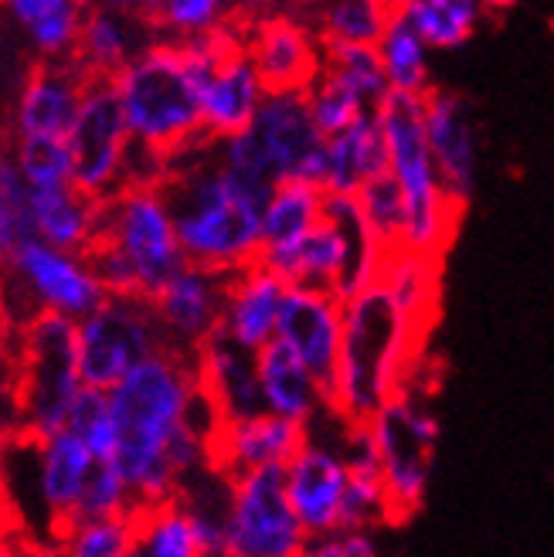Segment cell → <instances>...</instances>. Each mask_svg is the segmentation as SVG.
Here are the masks:
<instances>
[{"label":"cell","instance_id":"cell-29","mask_svg":"<svg viewBox=\"0 0 554 557\" xmlns=\"http://www.w3.org/2000/svg\"><path fill=\"white\" fill-rule=\"evenodd\" d=\"M32 221L45 245L86 256L102 232V201L86 198L75 187L32 190Z\"/></svg>","mask_w":554,"mask_h":557},{"label":"cell","instance_id":"cell-43","mask_svg":"<svg viewBox=\"0 0 554 557\" xmlns=\"http://www.w3.org/2000/svg\"><path fill=\"white\" fill-rule=\"evenodd\" d=\"M307 102H310V116H313L317 129L323 133V139H334L337 133L350 129L357 120H365L371 113L344 82H337L327 72H320V78L307 89Z\"/></svg>","mask_w":554,"mask_h":557},{"label":"cell","instance_id":"cell-50","mask_svg":"<svg viewBox=\"0 0 554 557\" xmlns=\"http://www.w3.org/2000/svg\"><path fill=\"white\" fill-rule=\"evenodd\" d=\"M133 557H136V554H133Z\"/></svg>","mask_w":554,"mask_h":557},{"label":"cell","instance_id":"cell-1","mask_svg":"<svg viewBox=\"0 0 554 557\" xmlns=\"http://www.w3.org/2000/svg\"><path fill=\"white\" fill-rule=\"evenodd\" d=\"M160 194L171 208L187 265L225 275L259 265L266 201L218 163L214 139L205 136L168 157Z\"/></svg>","mask_w":554,"mask_h":557},{"label":"cell","instance_id":"cell-47","mask_svg":"<svg viewBox=\"0 0 554 557\" xmlns=\"http://www.w3.org/2000/svg\"><path fill=\"white\" fill-rule=\"evenodd\" d=\"M14 442H17L14 414H11V408L4 401H0V472H4V466H8V456L14 449Z\"/></svg>","mask_w":554,"mask_h":557},{"label":"cell","instance_id":"cell-32","mask_svg":"<svg viewBox=\"0 0 554 557\" xmlns=\"http://www.w3.org/2000/svg\"><path fill=\"white\" fill-rule=\"evenodd\" d=\"M8 11L24 24V32L32 35V45L38 48L41 62L75 59L86 8L69 4V0H14Z\"/></svg>","mask_w":554,"mask_h":557},{"label":"cell","instance_id":"cell-4","mask_svg":"<svg viewBox=\"0 0 554 557\" xmlns=\"http://www.w3.org/2000/svg\"><path fill=\"white\" fill-rule=\"evenodd\" d=\"M378 123L387 147V174L405 198V238L402 248L442 259L456 238L463 205L442 187L426 133V99L387 96L378 109Z\"/></svg>","mask_w":554,"mask_h":557},{"label":"cell","instance_id":"cell-35","mask_svg":"<svg viewBox=\"0 0 554 557\" xmlns=\"http://www.w3.org/2000/svg\"><path fill=\"white\" fill-rule=\"evenodd\" d=\"M140 537H136V557H205L198 534H194L187 510L171 499L150 510L136 513Z\"/></svg>","mask_w":554,"mask_h":557},{"label":"cell","instance_id":"cell-25","mask_svg":"<svg viewBox=\"0 0 554 557\" xmlns=\"http://www.w3.org/2000/svg\"><path fill=\"white\" fill-rule=\"evenodd\" d=\"M201 392L214 401L218 414L229 422H245L266 411L259 384V354L232 344L229 337H211L194 354Z\"/></svg>","mask_w":554,"mask_h":557},{"label":"cell","instance_id":"cell-44","mask_svg":"<svg viewBox=\"0 0 554 557\" xmlns=\"http://www.w3.org/2000/svg\"><path fill=\"white\" fill-rule=\"evenodd\" d=\"M126 513H136V504H133V493H130L126 480L116 472V466H102L99 462L89 486H86V496H82V504L75 510L72 527L89 523V520L126 517ZM72 527H69V531H72Z\"/></svg>","mask_w":554,"mask_h":557},{"label":"cell","instance_id":"cell-33","mask_svg":"<svg viewBox=\"0 0 554 557\" xmlns=\"http://www.w3.org/2000/svg\"><path fill=\"white\" fill-rule=\"evenodd\" d=\"M398 8L432 51H456L469 45L487 17V4L480 0H402Z\"/></svg>","mask_w":554,"mask_h":557},{"label":"cell","instance_id":"cell-3","mask_svg":"<svg viewBox=\"0 0 554 557\" xmlns=\"http://www.w3.org/2000/svg\"><path fill=\"white\" fill-rule=\"evenodd\" d=\"M426 337L408 323L381 283L344 302V344L330 384V411L350 425H365L408 392L419 371Z\"/></svg>","mask_w":554,"mask_h":557},{"label":"cell","instance_id":"cell-17","mask_svg":"<svg viewBox=\"0 0 554 557\" xmlns=\"http://www.w3.org/2000/svg\"><path fill=\"white\" fill-rule=\"evenodd\" d=\"M275 341L286 344L307 364V371L327 387L330 398V384H334L344 344V302L334 293L290 286Z\"/></svg>","mask_w":554,"mask_h":557},{"label":"cell","instance_id":"cell-11","mask_svg":"<svg viewBox=\"0 0 554 557\" xmlns=\"http://www.w3.org/2000/svg\"><path fill=\"white\" fill-rule=\"evenodd\" d=\"M307 544L310 537L286 496V469H259L232 480L225 557H299Z\"/></svg>","mask_w":554,"mask_h":557},{"label":"cell","instance_id":"cell-7","mask_svg":"<svg viewBox=\"0 0 554 557\" xmlns=\"http://www.w3.org/2000/svg\"><path fill=\"white\" fill-rule=\"evenodd\" d=\"M368 429L381 456V483L392 507V523H402L426 504L439 445V418L426 398L408 387L371 418Z\"/></svg>","mask_w":554,"mask_h":557},{"label":"cell","instance_id":"cell-46","mask_svg":"<svg viewBox=\"0 0 554 557\" xmlns=\"http://www.w3.org/2000/svg\"><path fill=\"white\" fill-rule=\"evenodd\" d=\"M337 550H341V557H378L374 534H365V531L341 534L337 537Z\"/></svg>","mask_w":554,"mask_h":557},{"label":"cell","instance_id":"cell-48","mask_svg":"<svg viewBox=\"0 0 554 557\" xmlns=\"http://www.w3.org/2000/svg\"><path fill=\"white\" fill-rule=\"evenodd\" d=\"M14 337V320H11V302H8V265H0V350H4Z\"/></svg>","mask_w":554,"mask_h":557},{"label":"cell","instance_id":"cell-49","mask_svg":"<svg viewBox=\"0 0 554 557\" xmlns=\"http://www.w3.org/2000/svg\"><path fill=\"white\" fill-rule=\"evenodd\" d=\"M21 557H65V550H62V544H45V541L27 537L21 547Z\"/></svg>","mask_w":554,"mask_h":557},{"label":"cell","instance_id":"cell-40","mask_svg":"<svg viewBox=\"0 0 554 557\" xmlns=\"http://www.w3.org/2000/svg\"><path fill=\"white\" fill-rule=\"evenodd\" d=\"M357 205H361V214L368 221L371 235L378 238V245L387 256L402 252V238H405V198L395 184L392 174H381L374 181H368L357 194Z\"/></svg>","mask_w":554,"mask_h":557},{"label":"cell","instance_id":"cell-19","mask_svg":"<svg viewBox=\"0 0 554 557\" xmlns=\"http://www.w3.org/2000/svg\"><path fill=\"white\" fill-rule=\"evenodd\" d=\"M89 82L93 78L82 72L75 59L38 62L24 78V92L17 102V136L65 139L69 144Z\"/></svg>","mask_w":554,"mask_h":557},{"label":"cell","instance_id":"cell-27","mask_svg":"<svg viewBox=\"0 0 554 557\" xmlns=\"http://www.w3.org/2000/svg\"><path fill=\"white\" fill-rule=\"evenodd\" d=\"M259 384H262L266 411L275 418H286V422H293V425L310 429L317 418L330 408L327 387L280 341L269 344L266 350H259Z\"/></svg>","mask_w":554,"mask_h":557},{"label":"cell","instance_id":"cell-16","mask_svg":"<svg viewBox=\"0 0 554 557\" xmlns=\"http://www.w3.org/2000/svg\"><path fill=\"white\" fill-rule=\"evenodd\" d=\"M350 472L337 449L307 438L299 456L286 466L290 507L310 541L341 537V510Z\"/></svg>","mask_w":554,"mask_h":557},{"label":"cell","instance_id":"cell-31","mask_svg":"<svg viewBox=\"0 0 554 557\" xmlns=\"http://www.w3.org/2000/svg\"><path fill=\"white\" fill-rule=\"evenodd\" d=\"M439 278H442V259L432 256H419V252H402L387 256L381 286L392 293V299L398 302V310L408 317V323L429 337L435 317H439Z\"/></svg>","mask_w":554,"mask_h":557},{"label":"cell","instance_id":"cell-15","mask_svg":"<svg viewBox=\"0 0 554 557\" xmlns=\"http://www.w3.org/2000/svg\"><path fill=\"white\" fill-rule=\"evenodd\" d=\"M232 275L201 265H184L153 299L157 320L177 354H198L221 333Z\"/></svg>","mask_w":554,"mask_h":557},{"label":"cell","instance_id":"cell-14","mask_svg":"<svg viewBox=\"0 0 554 557\" xmlns=\"http://www.w3.org/2000/svg\"><path fill=\"white\" fill-rule=\"evenodd\" d=\"M245 21V48L269 92H307L323 72V41L307 17L266 11Z\"/></svg>","mask_w":554,"mask_h":557},{"label":"cell","instance_id":"cell-8","mask_svg":"<svg viewBox=\"0 0 554 557\" xmlns=\"http://www.w3.org/2000/svg\"><path fill=\"white\" fill-rule=\"evenodd\" d=\"M99 242L113 245L133 265L144 299L150 302L187 265L171 208L163 201L160 187H123L113 198H106Z\"/></svg>","mask_w":554,"mask_h":557},{"label":"cell","instance_id":"cell-37","mask_svg":"<svg viewBox=\"0 0 554 557\" xmlns=\"http://www.w3.org/2000/svg\"><path fill=\"white\" fill-rule=\"evenodd\" d=\"M323 72L334 75L337 82L361 99L371 113L384 106V99L392 96V86H387L378 48H350V45H323Z\"/></svg>","mask_w":554,"mask_h":557},{"label":"cell","instance_id":"cell-12","mask_svg":"<svg viewBox=\"0 0 554 557\" xmlns=\"http://www.w3.org/2000/svg\"><path fill=\"white\" fill-rule=\"evenodd\" d=\"M8 275L38 313H54L75 323L93 317L109 299L86 256L62 252L41 238L21 245V252L8 262Z\"/></svg>","mask_w":554,"mask_h":557},{"label":"cell","instance_id":"cell-28","mask_svg":"<svg viewBox=\"0 0 554 557\" xmlns=\"http://www.w3.org/2000/svg\"><path fill=\"white\" fill-rule=\"evenodd\" d=\"M381 174H387V147L378 113H368L350 129L327 139L323 194H330V198H357L361 187Z\"/></svg>","mask_w":554,"mask_h":557},{"label":"cell","instance_id":"cell-13","mask_svg":"<svg viewBox=\"0 0 554 557\" xmlns=\"http://www.w3.org/2000/svg\"><path fill=\"white\" fill-rule=\"evenodd\" d=\"M248 129L262 144L280 184H310L323 190L327 139L310 116L307 92H269Z\"/></svg>","mask_w":554,"mask_h":557},{"label":"cell","instance_id":"cell-38","mask_svg":"<svg viewBox=\"0 0 554 557\" xmlns=\"http://www.w3.org/2000/svg\"><path fill=\"white\" fill-rule=\"evenodd\" d=\"M65 432H72L86 449L96 456V462L113 466L116 459V445H120V432H116V418H113V405H109V392H96V387H82V395L72 405L69 425Z\"/></svg>","mask_w":554,"mask_h":557},{"label":"cell","instance_id":"cell-45","mask_svg":"<svg viewBox=\"0 0 554 557\" xmlns=\"http://www.w3.org/2000/svg\"><path fill=\"white\" fill-rule=\"evenodd\" d=\"M392 523V507H387V493L378 476H350L341 510V534L365 531L374 534V527Z\"/></svg>","mask_w":554,"mask_h":557},{"label":"cell","instance_id":"cell-10","mask_svg":"<svg viewBox=\"0 0 554 557\" xmlns=\"http://www.w3.org/2000/svg\"><path fill=\"white\" fill-rule=\"evenodd\" d=\"M133 150V133L113 78H93L82 96L78 120L69 133L72 187L93 201L123 190V171Z\"/></svg>","mask_w":554,"mask_h":557},{"label":"cell","instance_id":"cell-21","mask_svg":"<svg viewBox=\"0 0 554 557\" xmlns=\"http://www.w3.org/2000/svg\"><path fill=\"white\" fill-rule=\"evenodd\" d=\"M269 89L245 45L229 51L201 82V116L208 139H229L253 126Z\"/></svg>","mask_w":554,"mask_h":557},{"label":"cell","instance_id":"cell-42","mask_svg":"<svg viewBox=\"0 0 554 557\" xmlns=\"http://www.w3.org/2000/svg\"><path fill=\"white\" fill-rule=\"evenodd\" d=\"M14 160L32 190H59L72 187V160L65 139H38V136H17Z\"/></svg>","mask_w":554,"mask_h":557},{"label":"cell","instance_id":"cell-22","mask_svg":"<svg viewBox=\"0 0 554 557\" xmlns=\"http://www.w3.org/2000/svg\"><path fill=\"white\" fill-rule=\"evenodd\" d=\"M153 41H160V35L150 21V11L89 8L86 21H82L75 62L89 78H116Z\"/></svg>","mask_w":554,"mask_h":557},{"label":"cell","instance_id":"cell-41","mask_svg":"<svg viewBox=\"0 0 554 557\" xmlns=\"http://www.w3.org/2000/svg\"><path fill=\"white\" fill-rule=\"evenodd\" d=\"M136 537H140V523L136 513H126L72 527L62 537V550L65 557H133Z\"/></svg>","mask_w":554,"mask_h":557},{"label":"cell","instance_id":"cell-23","mask_svg":"<svg viewBox=\"0 0 554 557\" xmlns=\"http://www.w3.org/2000/svg\"><path fill=\"white\" fill-rule=\"evenodd\" d=\"M290 296V283L266 265H253L232 275L225 317H221V337L245 350H266L280 337L283 306Z\"/></svg>","mask_w":554,"mask_h":557},{"label":"cell","instance_id":"cell-20","mask_svg":"<svg viewBox=\"0 0 554 557\" xmlns=\"http://www.w3.org/2000/svg\"><path fill=\"white\" fill-rule=\"evenodd\" d=\"M303 445H307V429L262 411L245 422H229L218 432L211 445V466L225 472L229 480H238L259 469H286Z\"/></svg>","mask_w":554,"mask_h":557},{"label":"cell","instance_id":"cell-5","mask_svg":"<svg viewBox=\"0 0 554 557\" xmlns=\"http://www.w3.org/2000/svg\"><path fill=\"white\" fill-rule=\"evenodd\" d=\"M113 86L123 102L133 144L160 157H174L177 150L205 139L201 86L177 41H153L140 59L113 78Z\"/></svg>","mask_w":554,"mask_h":557},{"label":"cell","instance_id":"cell-2","mask_svg":"<svg viewBox=\"0 0 554 557\" xmlns=\"http://www.w3.org/2000/svg\"><path fill=\"white\" fill-rule=\"evenodd\" d=\"M198 392L190 354H157L109 392L116 418V472L126 480L136 513L177 499L181 480L171 469V445L187 429V408Z\"/></svg>","mask_w":554,"mask_h":557},{"label":"cell","instance_id":"cell-6","mask_svg":"<svg viewBox=\"0 0 554 557\" xmlns=\"http://www.w3.org/2000/svg\"><path fill=\"white\" fill-rule=\"evenodd\" d=\"M14 422L17 438L45 442L65 432L75 398L82 395L78 368V323L38 313L32 323L14 330Z\"/></svg>","mask_w":554,"mask_h":557},{"label":"cell","instance_id":"cell-36","mask_svg":"<svg viewBox=\"0 0 554 557\" xmlns=\"http://www.w3.org/2000/svg\"><path fill=\"white\" fill-rule=\"evenodd\" d=\"M32 238H38L32 221V187L14 153H0V265H8Z\"/></svg>","mask_w":554,"mask_h":557},{"label":"cell","instance_id":"cell-24","mask_svg":"<svg viewBox=\"0 0 554 557\" xmlns=\"http://www.w3.org/2000/svg\"><path fill=\"white\" fill-rule=\"evenodd\" d=\"M96 466V456L72 432H59L38 442V493L54 544H62V537L69 534Z\"/></svg>","mask_w":554,"mask_h":557},{"label":"cell","instance_id":"cell-34","mask_svg":"<svg viewBox=\"0 0 554 557\" xmlns=\"http://www.w3.org/2000/svg\"><path fill=\"white\" fill-rule=\"evenodd\" d=\"M392 8L395 4H384V0H337L317 14L313 27L323 45L374 48L392 17Z\"/></svg>","mask_w":554,"mask_h":557},{"label":"cell","instance_id":"cell-30","mask_svg":"<svg viewBox=\"0 0 554 557\" xmlns=\"http://www.w3.org/2000/svg\"><path fill=\"white\" fill-rule=\"evenodd\" d=\"M374 48H378L387 86H392L395 96L426 99L435 89L432 86V48L415 32V24L405 17L398 4L392 8V17H387L384 35Z\"/></svg>","mask_w":554,"mask_h":557},{"label":"cell","instance_id":"cell-18","mask_svg":"<svg viewBox=\"0 0 554 557\" xmlns=\"http://www.w3.org/2000/svg\"><path fill=\"white\" fill-rule=\"evenodd\" d=\"M426 133L442 187L450 190L453 201L466 208L477 190L480 171V139L473 109H469V102L459 92L432 89L426 96Z\"/></svg>","mask_w":554,"mask_h":557},{"label":"cell","instance_id":"cell-26","mask_svg":"<svg viewBox=\"0 0 554 557\" xmlns=\"http://www.w3.org/2000/svg\"><path fill=\"white\" fill-rule=\"evenodd\" d=\"M327 214V194L310 184H280L262 208V256L259 265L283 275L296 248Z\"/></svg>","mask_w":554,"mask_h":557},{"label":"cell","instance_id":"cell-39","mask_svg":"<svg viewBox=\"0 0 554 557\" xmlns=\"http://www.w3.org/2000/svg\"><path fill=\"white\" fill-rule=\"evenodd\" d=\"M238 14L229 4H218V0H168V4L150 8V21L157 27L160 38L168 41H190V38H205L218 27L232 24Z\"/></svg>","mask_w":554,"mask_h":557},{"label":"cell","instance_id":"cell-9","mask_svg":"<svg viewBox=\"0 0 554 557\" xmlns=\"http://www.w3.org/2000/svg\"><path fill=\"white\" fill-rule=\"evenodd\" d=\"M174 350L150 299L109 296L93 317L78 323V368L86 387L113 392L150 357Z\"/></svg>","mask_w":554,"mask_h":557}]
</instances>
